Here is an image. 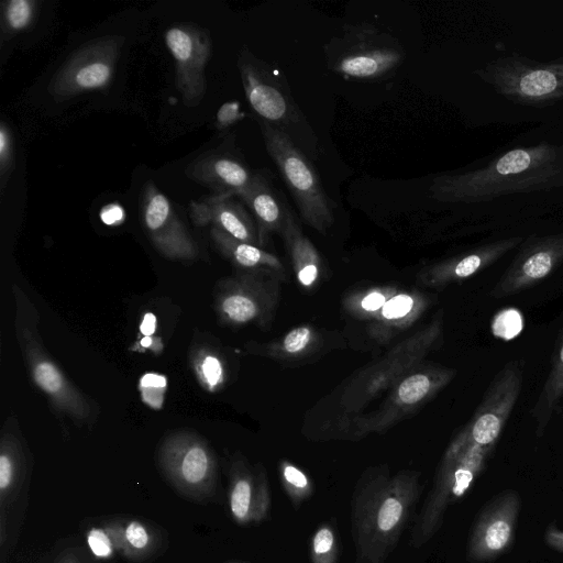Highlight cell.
Here are the masks:
<instances>
[{
    "label": "cell",
    "instance_id": "obj_14",
    "mask_svg": "<svg viewBox=\"0 0 563 563\" xmlns=\"http://www.w3.org/2000/svg\"><path fill=\"white\" fill-rule=\"evenodd\" d=\"M562 264L563 231L542 235L529 234L489 291V296L495 299L515 296L545 279Z\"/></svg>",
    "mask_w": 563,
    "mask_h": 563
},
{
    "label": "cell",
    "instance_id": "obj_10",
    "mask_svg": "<svg viewBox=\"0 0 563 563\" xmlns=\"http://www.w3.org/2000/svg\"><path fill=\"white\" fill-rule=\"evenodd\" d=\"M124 37L93 38L76 49L52 77L47 90L56 100L102 89L111 82Z\"/></svg>",
    "mask_w": 563,
    "mask_h": 563
},
{
    "label": "cell",
    "instance_id": "obj_2",
    "mask_svg": "<svg viewBox=\"0 0 563 563\" xmlns=\"http://www.w3.org/2000/svg\"><path fill=\"white\" fill-rule=\"evenodd\" d=\"M423 490L420 473L371 467L356 481L351 497L354 563H385L411 521Z\"/></svg>",
    "mask_w": 563,
    "mask_h": 563
},
{
    "label": "cell",
    "instance_id": "obj_31",
    "mask_svg": "<svg viewBox=\"0 0 563 563\" xmlns=\"http://www.w3.org/2000/svg\"><path fill=\"white\" fill-rule=\"evenodd\" d=\"M37 11L33 0H10L3 3L2 20L10 32H21L29 27Z\"/></svg>",
    "mask_w": 563,
    "mask_h": 563
},
{
    "label": "cell",
    "instance_id": "obj_39",
    "mask_svg": "<svg viewBox=\"0 0 563 563\" xmlns=\"http://www.w3.org/2000/svg\"><path fill=\"white\" fill-rule=\"evenodd\" d=\"M100 218L106 224H118L124 220V210L118 203H109L101 209Z\"/></svg>",
    "mask_w": 563,
    "mask_h": 563
},
{
    "label": "cell",
    "instance_id": "obj_20",
    "mask_svg": "<svg viewBox=\"0 0 563 563\" xmlns=\"http://www.w3.org/2000/svg\"><path fill=\"white\" fill-rule=\"evenodd\" d=\"M234 196H210L191 201L189 216L198 227L211 224L239 241L260 246L256 223ZM261 247V246H260Z\"/></svg>",
    "mask_w": 563,
    "mask_h": 563
},
{
    "label": "cell",
    "instance_id": "obj_1",
    "mask_svg": "<svg viewBox=\"0 0 563 563\" xmlns=\"http://www.w3.org/2000/svg\"><path fill=\"white\" fill-rule=\"evenodd\" d=\"M464 172L433 178L440 202L473 207L488 223H507L563 210V121L531 131Z\"/></svg>",
    "mask_w": 563,
    "mask_h": 563
},
{
    "label": "cell",
    "instance_id": "obj_32",
    "mask_svg": "<svg viewBox=\"0 0 563 563\" xmlns=\"http://www.w3.org/2000/svg\"><path fill=\"white\" fill-rule=\"evenodd\" d=\"M311 342V330L307 327H298L286 334L280 347L287 355H298L305 352Z\"/></svg>",
    "mask_w": 563,
    "mask_h": 563
},
{
    "label": "cell",
    "instance_id": "obj_17",
    "mask_svg": "<svg viewBox=\"0 0 563 563\" xmlns=\"http://www.w3.org/2000/svg\"><path fill=\"white\" fill-rule=\"evenodd\" d=\"M383 36L372 25L353 27L345 34L343 48L331 69L345 78L378 79L395 69L404 58L398 44L380 43Z\"/></svg>",
    "mask_w": 563,
    "mask_h": 563
},
{
    "label": "cell",
    "instance_id": "obj_35",
    "mask_svg": "<svg viewBox=\"0 0 563 563\" xmlns=\"http://www.w3.org/2000/svg\"><path fill=\"white\" fill-rule=\"evenodd\" d=\"M87 543L91 553L97 558H110L114 554L111 541L102 526L95 527L87 534Z\"/></svg>",
    "mask_w": 563,
    "mask_h": 563
},
{
    "label": "cell",
    "instance_id": "obj_33",
    "mask_svg": "<svg viewBox=\"0 0 563 563\" xmlns=\"http://www.w3.org/2000/svg\"><path fill=\"white\" fill-rule=\"evenodd\" d=\"M13 163V142L9 126L1 122L0 125V176L1 188L5 186Z\"/></svg>",
    "mask_w": 563,
    "mask_h": 563
},
{
    "label": "cell",
    "instance_id": "obj_16",
    "mask_svg": "<svg viewBox=\"0 0 563 563\" xmlns=\"http://www.w3.org/2000/svg\"><path fill=\"white\" fill-rule=\"evenodd\" d=\"M521 509L520 494L506 489L493 497L476 517L467 542V558L487 562L505 554L512 545Z\"/></svg>",
    "mask_w": 563,
    "mask_h": 563
},
{
    "label": "cell",
    "instance_id": "obj_38",
    "mask_svg": "<svg viewBox=\"0 0 563 563\" xmlns=\"http://www.w3.org/2000/svg\"><path fill=\"white\" fill-rule=\"evenodd\" d=\"M543 541L550 549L563 554V529L559 528L555 521L547 526Z\"/></svg>",
    "mask_w": 563,
    "mask_h": 563
},
{
    "label": "cell",
    "instance_id": "obj_23",
    "mask_svg": "<svg viewBox=\"0 0 563 563\" xmlns=\"http://www.w3.org/2000/svg\"><path fill=\"white\" fill-rule=\"evenodd\" d=\"M236 197L251 210L258 233L260 246H264L273 233L282 232L287 213L272 186L261 174H254L251 183Z\"/></svg>",
    "mask_w": 563,
    "mask_h": 563
},
{
    "label": "cell",
    "instance_id": "obj_19",
    "mask_svg": "<svg viewBox=\"0 0 563 563\" xmlns=\"http://www.w3.org/2000/svg\"><path fill=\"white\" fill-rule=\"evenodd\" d=\"M101 526L110 538L114 553L131 563H148L167 545L161 529L144 519L121 516L107 519Z\"/></svg>",
    "mask_w": 563,
    "mask_h": 563
},
{
    "label": "cell",
    "instance_id": "obj_8",
    "mask_svg": "<svg viewBox=\"0 0 563 563\" xmlns=\"http://www.w3.org/2000/svg\"><path fill=\"white\" fill-rule=\"evenodd\" d=\"M33 456L15 419H7L0 439V550L5 558L23 521Z\"/></svg>",
    "mask_w": 563,
    "mask_h": 563
},
{
    "label": "cell",
    "instance_id": "obj_3",
    "mask_svg": "<svg viewBox=\"0 0 563 563\" xmlns=\"http://www.w3.org/2000/svg\"><path fill=\"white\" fill-rule=\"evenodd\" d=\"M13 296L16 307V340L33 383L58 415L67 416L77 427L92 426L98 419L97 405L66 376L46 352L37 332V311L26 295L14 286Z\"/></svg>",
    "mask_w": 563,
    "mask_h": 563
},
{
    "label": "cell",
    "instance_id": "obj_22",
    "mask_svg": "<svg viewBox=\"0 0 563 563\" xmlns=\"http://www.w3.org/2000/svg\"><path fill=\"white\" fill-rule=\"evenodd\" d=\"M185 174L214 196H236L254 176L240 158L223 153L198 157L187 166Z\"/></svg>",
    "mask_w": 563,
    "mask_h": 563
},
{
    "label": "cell",
    "instance_id": "obj_36",
    "mask_svg": "<svg viewBox=\"0 0 563 563\" xmlns=\"http://www.w3.org/2000/svg\"><path fill=\"white\" fill-rule=\"evenodd\" d=\"M52 563H98L91 551L80 544H69L60 549Z\"/></svg>",
    "mask_w": 563,
    "mask_h": 563
},
{
    "label": "cell",
    "instance_id": "obj_9",
    "mask_svg": "<svg viewBox=\"0 0 563 563\" xmlns=\"http://www.w3.org/2000/svg\"><path fill=\"white\" fill-rule=\"evenodd\" d=\"M282 277L268 271H240L221 279L214 291V309L221 323L266 325L278 302Z\"/></svg>",
    "mask_w": 563,
    "mask_h": 563
},
{
    "label": "cell",
    "instance_id": "obj_24",
    "mask_svg": "<svg viewBox=\"0 0 563 563\" xmlns=\"http://www.w3.org/2000/svg\"><path fill=\"white\" fill-rule=\"evenodd\" d=\"M210 238L216 249L240 271H268L285 277V268L273 253L233 239L216 228H211Z\"/></svg>",
    "mask_w": 563,
    "mask_h": 563
},
{
    "label": "cell",
    "instance_id": "obj_18",
    "mask_svg": "<svg viewBox=\"0 0 563 563\" xmlns=\"http://www.w3.org/2000/svg\"><path fill=\"white\" fill-rule=\"evenodd\" d=\"M228 505L231 518L239 526L260 525L269 519L272 493L264 466L252 465L235 453L228 470Z\"/></svg>",
    "mask_w": 563,
    "mask_h": 563
},
{
    "label": "cell",
    "instance_id": "obj_26",
    "mask_svg": "<svg viewBox=\"0 0 563 563\" xmlns=\"http://www.w3.org/2000/svg\"><path fill=\"white\" fill-rule=\"evenodd\" d=\"M550 365L549 373L531 409L534 433L538 438L545 433L563 399V332L555 344Z\"/></svg>",
    "mask_w": 563,
    "mask_h": 563
},
{
    "label": "cell",
    "instance_id": "obj_5",
    "mask_svg": "<svg viewBox=\"0 0 563 563\" xmlns=\"http://www.w3.org/2000/svg\"><path fill=\"white\" fill-rule=\"evenodd\" d=\"M155 459L166 483L183 498L198 504L217 499L220 492L218 460L199 434L183 430L166 435Z\"/></svg>",
    "mask_w": 563,
    "mask_h": 563
},
{
    "label": "cell",
    "instance_id": "obj_40",
    "mask_svg": "<svg viewBox=\"0 0 563 563\" xmlns=\"http://www.w3.org/2000/svg\"><path fill=\"white\" fill-rule=\"evenodd\" d=\"M386 301L382 292L373 291L363 298L361 305L364 310L373 312L382 309Z\"/></svg>",
    "mask_w": 563,
    "mask_h": 563
},
{
    "label": "cell",
    "instance_id": "obj_41",
    "mask_svg": "<svg viewBox=\"0 0 563 563\" xmlns=\"http://www.w3.org/2000/svg\"><path fill=\"white\" fill-rule=\"evenodd\" d=\"M224 563H249V562H243V561H229V562H224Z\"/></svg>",
    "mask_w": 563,
    "mask_h": 563
},
{
    "label": "cell",
    "instance_id": "obj_30",
    "mask_svg": "<svg viewBox=\"0 0 563 563\" xmlns=\"http://www.w3.org/2000/svg\"><path fill=\"white\" fill-rule=\"evenodd\" d=\"M191 361L200 384L209 391L216 390L224 375L219 357L212 352L199 349L191 356Z\"/></svg>",
    "mask_w": 563,
    "mask_h": 563
},
{
    "label": "cell",
    "instance_id": "obj_4",
    "mask_svg": "<svg viewBox=\"0 0 563 563\" xmlns=\"http://www.w3.org/2000/svg\"><path fill=\"white\" fill-rule=\"evenodd\" d=\"M493 451L494 448L476 444L449 445L411 527L410 544L413 548H421L438 533L448 508L467 493L485 470Z\"/></svg>",
    "mask_w": 563,
    "mask_h": 563
},
{
    "label": "cell",
    "instance_id": "obj_28",
    "mask_svg": "<svg viewBox=\"0 0 563 563\" xmlns=\"http://www.w3.org/2000/svg\"><path fill=\"white\" fill-rule=\"evenodd\" d=\"M341 541L335 525L331 521L320 523L311 536V563H339Z\"/></svg>",
    "mask_w": 563,
    "mask_h": 563
},
{
    "label": "cell",
    "instance_id": "obj_11",
    "mask_svg": "<svg viewBox=\"0 0 563 563\" xmlns=\"http://www.w3.org/2000/svg\"><path fill=\"white\" fill-rule=\"evenodd\" d=\"M522 386L523 368L520 361L507 362L489 383L471 421L450 445L495 448L520 397Z\"/></svg>",
    "mask_w": 563,
    "mask_h": 563
},
{
    "label": "cell",
    "instance_id": "obj_12",
    "mask_svg": "<svg viewBox=\"0 0 563 563\" xmlns=\"http://www.w3.org/2000/svg\"><path fill=\"white\" fill-rule=\"evenodd\" d=\"M164 40L175 62V85L183 102L196 107L207 91L206 66L212 52L210 33L199 25L181 23L170 26Z\"/></svg>",
    "mask_w": 563,
    "mask_h": 563
},
{
    "label": "cell",
    "instance_id": "obj_7",
    "mask_svg": "<svg viewBox=\"0 0 563 563\" xmlns=\"http://www.w3.org/2000/svg\"><path fill=\"white\" fill-rule=\"evenodd\" d=\"M476 74L515 103L548 107L563 100V55L540 62L514 53L489 62Z\"/></svg>",
    "mask_w": 563,
    "mask_h": 563
},
{
    "label": "cell",
    "instance_id": "obj_13",
    "mask_svg": "<svg viewBox=\"0 0 563 563\" xmlns=\"http://www.w3.org/2000/svg\"><path fill=\"white\" fill-rule=\"evenodd\" d=\"M238 67L247 102L263 122L285 131L284 128L302 121L285 82L276 79L268 65L246 47L239 53Z\"/></svg>",
    "mask_w": 563,
    "mask_h": 563
},
{
    "label": "cell",
    "instance_id": "obj_27",
    "mask_svg": "<svg viewBox=\"0 0 563 563\" xmlns=\"http://www.w3.org/2000/svg\"><path fill=\"white\" fill-rule=\"evenodd\" d=\"M454 376L451 369H438L431 375L413 374L405 378L397 387V400L407 406L416 405L429 394L438 391Z\"/></svg>",
    "mask_w": 563,
    "mask_h": 563
},
{
    "label": "cell",
    "instance_id": "obj_21",
    "mask_svg": "<svg viewBox=\"0 0 563 563\" xmlns=\"http://www.w3.org/2000/svg\"><path fill=\"white\" fill-rule=\"evenodd\" d=\"M523 240L525 236L520 234L498 238L448 258L429 271V283L434 286H444L452 282L466 279L498 262L510 251L517 249Z\"/></svg>",
    "mask_w": 563,
    "mask_h": 563
},
{
    "label": "cell",
    "instance_id": "obj_25",
    "mask_svg": "<svg viewBox=\"0 0 563 563\" xmlns=\"http://www.w3.org/2000/svg\"><path fill=\"white\" fill-rule=\"evenodd\" d=\"M280 235L299 283L303 287L312 286L319 276L321 257L312 242L303 234L289 209H287Z\"/></svg>",
    "mask_w": 563,
    "mask_h": 563
},
{
    "label": "cell",
    "instance_id": "obj_6",
    "mask_svg": "<svg viewBox=\"0 0 563 563\" xmlns=\"http://www.w3.org/2000/svg\"><path fill=\"white\" fill-rule=\"evenodd\" d=\"M267 153L290 191L301 219L320 233L334 222L333 207L311 162L284 131L261 122Z\"/></svg>",
    "mask_w": 563,
    "mask_h": 563
},
{
    "label": "cell",
    "instance_id": "obj_37",
    "mask_svg": "<svg viewBox=\"0 0 563 563\" xmlns=\"http://www.w3.org/2000/svg\"><path fill=\"white\" fill-rule=\"evenodd\" d=\"M244 118L238 101L223 103L217 112L216 122L220 130L227 129Z\"/></svg>",
    "mask_w": 563,
    "mask_h": 563
},
{
    "label": "cell",
    "instance_id": "obj_15",
    "mask_svg": "<svg viewBox=\"0 0 563 563\" xmlns=\"http://www.w3.org/2000/svg\"><path fill=\"white\" fill-rule=\"evenodd\" d=\"M140 219L147 238L166 258L187 262L198 257L197 242L169 199L151 180L142 189Z\"/></svg>",
    "mask_w": 563,
    "mask_h": 563
},
{
    "label": "cell",
    "instance_id": "obj_34",
    "mask_svg": "<svg viewBox=\"0 0 563 563\" xmlns=\"http://www.w3.org/2000/svg\"><path fill=\"white\" fill-rule=\"evenodd\" d=\"M415 301L408 295H396L388 299L382 308V316L387 320L401 319L413 309Z\"/></svg>",
    "mask_w": 563,
    "mask_h": 563
},
{
    "label": "cell",
    "instance_id": "obj_29",
    "mask_svg": "<svg viewBox=\"0 0 563 563\" xmlns=\"http://www.w3.org/2000/svg\"><path fill=\"white\" fill-rule=\"evenodd\" d=\"M279 472L283 488L292 507L298 509L313 495V483L303 471L288 461L280 462Z\"/></svg>",
    "mask_w": 563,
    "mask_h": 563
}]
</instances>
